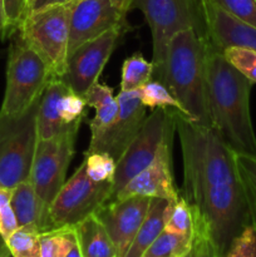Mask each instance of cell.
Segmentation results:
<instances>
[{
    "mask_svg": "<svg viewBox=\"0 0 256 257\" xmlns=\"http://www.w3.org/2000/svg\"><path fill=\"white\" fill-rule=\"evenodd\" d=\"M206 78L212 128L236 153L256 156V135L250 113L253 83L208 44Z\"/></svg>",
    "mask_w": 256,
    "mask_h": 257,
    "instance_id": "cell-1",
    "label": "cell"
},
{
    "mask_svg": "<svg viewBox=\"0 0 256 257\" xmlns=\"http://www.w3.org/2000/svg\"><path fill=\"white\" fill-rule=\"evenodd\" d=\"M206 55L207 42L202 34L195 29L178 32L168 43L161 82L193 122L212 127L207 102Z\"/></svg>",
    "mask_w": 256,
    "mask_h": 257,
    "instance_id": "cell-2",
    "label": "cell"
},
{
    "mask_svg": "<svg viewBox=\"0 0 256 257\" xmlns=\"http://www.w3.org/2000/svg\"><path fill=\"white\" fill-rule=\"evenodd\" d=\"M7 64V87L0 113L17 118L38 103L53 75L43 58L17 32L12 35Z\"/></svg>",
    "mask_w": 256,
    "mask_h": 257,
    "instance_id": "cell-3",
    "label": "cell"
},
{
    "mask_svg": "<svg viewBox=\"0 0 256 257\" xmlns=\"http://www.w3.org/2000/svg\"><path fill=\"white\" fill-rule=\"evenodd\" d=\"M145 15L153 43V78L162 80L170 40L178 32L195 29L205 37L201 0H133ZM206 38V37H205Z\"/></svg>",
    "mask_w": 256,
    "mask_h": 257,
    "instance_id": "cell-4",
    "label": "cell"
},
{
    "mask_svg": "<svg viewBox=\"0 0 256 257\" xmlns=\"http://www.w3.org/2000/svg\"><path fill=\"white\" fill-rule=\"evenodd\" d=\"M35 103L25 114L12 118L0 113V186L12 190L29 180L39 142Z\"/></svg>",
    "mask_w": 256,
    "mask_h": 257,
    "instance_id": "cell-5",
    "label": "cell"
},
{
    "mask_svg": "<svg viewBox=\"0 0 256 257\" xmlns=\"http://www.w3.org/2000/svg\"><path fill=\"white\" fill-rule=\"evenodd\" d=\"M70 5L28 12L17 30L47 63L53 78H62L67 65Z\"/></svg>",
    "mask_w": 256,
    "mask_h": 257,
    "instance_id": "cell-6",
    "label": "cell"
},
{
    "mask_svg": "<svg viewBox=\"0 0 256 257\" xmlns=\"http://www.w3.org/2000/svg\"><path fill=\"white\" fill-rule=\"evenodd\" d=\"M176 117L177 115L173 112L157 108L146 118L138 135L117 161L110 200H113L136 175L156 160L163 146L172 142L176 131Z\"/></svg>",
    "mask_w": 256,
    "mask_h": 257,
    "instance_id": "cell-7",
    "label": "cell"
},
{
    "mask_svg": "<svg viewBox=\"0 0 256 257\" xmlns=\"http://www.w3.org/2000/svg\"><path fill=\"white\" fill-rule=\"evenodd\" d=\"M112 188V182L98 183L90 180L84 163H80L49 206L50 220L55 230L74 227L88 216L94 215L110 200Z\"/></svg>",
    "mask_w": 256,
    "mask_h": 257,
    "instance_id": "cell-8",
    "label": "cell"
},
{
    "mask_svg": "<svg viewBox=\"0 0 256 257\" xmlns=\"http://www.w3.org/2000/svg\"><path fill=\"white\" fill-rule=\"evenodd\" d=\"M79 127L77 125L55 137L38 142L29 181L48 206L65 183L67 170L74 156Z\"/></svg>",
    "mask_w": 256,
    "mask_h": 257,
    "instance_id": "cell-9",
    "label": "cell"
},
{
    "mask_svg": "<svg viewBox=\"0 0 256 257\" xmlns=\"http://www.w3.org/2000/svg\"><path fill=\"white\" fill-rule=\"evenodd\" d=\"M127 29L115 28L79 45L68 55L62 79L77 94L84 95L95 83L109 60L118 40Z\"/></svg>",
    "mask_w": 256,
    "mask_h": 257,
    "instance_id": "cell-10",
    "label": "cell"
},
{
    "mask_svg": "<svg viewBox=\"0 0 256 257\" xmlns=\"http://www.w3.org/2000/svg\"><path fill=\"white\" fill-rule=\"evenodd\" d=\"M127 15L112 0H77L70 5L68 55L79 45L115 28L127 29Z\"/></svg>",
    "mask_w": 256,
    "mask_h": 257,
    "instance_id": "cell-11",
    "label": "cell"
},
{
    "mask_svg": "<svg viewBox=\"0 0 256 257\" xmlns=\"http://www.w3.org/2000/svg\"><path fill=\"white\" fill-rule=\"evenodd\" d=\"M150 197L131 196L108 201L94 213L114 243L117 257H123L132 245L151 206Z\"/></svg>",
    "mask_w": 256,
    "mask_h": 257,
    "instance_id": "cell-12",
    "label": "cell"
},
{
    "mask_svg": "<svg viewBox=\"0 0 256 257\" xmlns=\"http://www.w3.org/2000/svg\"><path fill=\"white\" fill-rule=\"evenodd\" d=\"M117 99L119 103L117 119L97 142L89 143L85 153L105 152L118 161L142 128L147 115L140 89L131 92L120 90Z\"/></svg>",
    "mask_w": 256,
    "mask_h": 257,
    "instance_id": "cell-13",
    "label": "cell"
},
{
    "mask_svg": "<svg viewBox=\"0 0 256 257\" xmlns=\"http://www.w3.org/2000/svg\"><path fill=\"white\" fill-rule=\"evenodd\" d=\"M206 42L222 53L227 48H246L256 52V28L228 13L208 0H201Z\"/></svg>",
    "mask_w": 256,
    "mask_h": 257,
    "instance_id": "cell-14",
    "label": "cell"
},
{
    "mask_svg": "<svg viewBox=\"0 0 256 257\" xmlns=\"http://www.w3.org/2000/svg\"><path fill=\"white\" fill-rule=\"evenodd\" d=\"M171 152L172 142L163 146L156 160L147 168L136 175L113 200L127 198L131 196L163 198L167 201L177 200L180 191L176 188L173 181Z\"/></svg>",
    "mask_w": 256,
    "mask_h": 257,
    "instance_id": "cell-15",
    "label": "cell"
},
{
    "mask_svg": "<svg viewBox=\"0 0 256 257\" xmlns=\"http://www.w3.org/2000/svg\"><path fill=\"white\" fill-rule=\"evenodd\" d=\"M10 203L19 226H29L40 233L55 230L50 220L49 206L39 197L29 180L12 188Z\"/></svg>",
    "mask_w": 256,
    "mask_h": 257,
    "instance_id": "cell-16",
    "label": "cell"
},
{
    "mask_svg": "<svg viewBox=\"0 0 256 257\" xmlns=\"http://www.w3.org/2000/svg\"><path fill=\"white\" fill-rule=\"evenodd\" d=\"M88 107L94 108L95 114L89 122L90 142L94 143L107 132L114 123L119 113V103L113 94V89L103 83L97 82L84 94Z\"/></svg>",
    "mask_w": 256,
    "mask_h": 257,
    "instance_id": "cell-17",
    "label": "cell"
},
{
    "mask_svg": "<svg viewBox=\"0 0 256 257\" xmlns=\"http://www.w3.org/2000/svg\"><path fill=\"white\" fill-rule=\"evenodd\" d=\"M68 89L62 78H53L45 88L38 108V135L39 140H48L55 137L73 127H65L58 114V102L63 93Z\"/></svg>",
    "mask_w": 256,
    "mask_h": 257,
    "instance_id": "cell-18",
    "label": "cell"
},
{
    "mask_svg": "<svg viewBox=\"0 0 256 257\" xmlns=\"http://www.w3.org/2000/svg\"><path fill=\"white\" fill-rule=\"evenodd\" d=\"M73 228L83 257H117L109 233L95 215L88 216Z\"/></svg>",
    "mask_w": 256,
    "mask_h": 257,
    "instance_id": "cell-19",
    "label": "cell"
},
{
    "mask_svg": "<svg viewBox=\"0 0 256 257\" xmlns=\"http://www.w3.org/2000/svg\"><path fill=\"white\" fill-rule=\"evenodd\" d=\"M171 201L163 198H152L150 210L141 225L132 245L123 257H142L151 243L165 230L166 218Z\"/></svg>",
    "mask_w": 256,
    "mask_h": 257,
    "instance_id": "cell-20",
    "label": "cell"
},
{
    "mask_svg": "<svg viewBox=\"0 0 256 257\" xmlns=\"http://www.w3.org/2000/svg\"><path fill=\"white\" fill-rule=\"evenodd\" d=\"M140 94L146 108H150L152 110L157 109V108L170 110V112L175 113L177 117L193 122L187 112L183 109L182 105L180 104V102L173 97L171 90L160 80L151 79L150 82L140 88Z\"/></svg>",
    "mask_w": 256,
    "mask_h": 257,
    "instance_id": "cell-21",
    "label": "cell"
},
{
    "mask_svg": "<svg viewBox=\"0 0 256 257\" xmlns=\"http://www.w3.org/2000/svg\"><path fill=\"white\" fill-rule=\"evenodd\" d=\"M153 72H155L153 63L148 62L141 53H135L123 62L120 90L123 92L138 90L152 79Z\"/></svg>",
    "mask_w": 256,
    "mask_h": 257,
    "instance_id": "cell-22",
    "label": "cell"
},
{
    "mask_svg": "<svg viewBox=\"0 0 256 257\" xmlns=\"http://www.w3.org/2000/svg\"><path fill=\"white\" fill-rule=\"evenodd\" d=\"M192 237L163 230L142 257H183L191 251Z\"/></svg>",
    "mask_w": 256,
    "mask_h": 257,
    "instance_id": "cell-23",
    "label": "cell"
},
{
    "mask_svg": "<svg viewBox=\"0 0 256 257\" xmlns=\"http://www.w3.org/2000/svg\"><path fill=\"white\" fill-rule=\"evenodd\" d=\"M165 230L178 235L193 237L195 231V217L190 203L186 201L180 191L177 200L171 201L166 218Z\"/></svg>",
    "mask_w": 256,
    "mask_h": 257,
    "instance_id": "cell-24",
    "label": "cell"
},
{
    "mask_svg": "<svg viewBox=\"0 0 256 257\" xmlns=\"http://www.w3.org/2000/svg\"><path fill=\"white\" fill-rule=\"evenodd\" d=\"M77 243L73 227L57 228L40 235V257H67Z\"/></svg>",
    "mask_w": 256,
    "mask_h": 257,
    "instance_id": "cell-25",
    "label": "cell"
},
{
    "mask_svg": "<svg viewBox=\"0 0 256 257\" xmlns=\"http://www.w3.org/2000/svg\"><path fill=\"white\" fill-rule=\"evenodd\" d=\"M40 235L29 226H19L5 240L13 257H40Z\"/></svg>",
    "mask_w": 256,
    "mask_h": 257,
    "instance_id": "cell-26",
    "label": "cell"
},
{
    "mask_svg": "<svg viewBox=\"0 0 256 257\" xmlns=\"http://www.w3.org/2000/svg\"><path fill=\"white\" fill-rule=\"evenodd\" d=\"M83 163L90 180L98 183H113L117 170V161L112 156L105 152L84 153Z\"/></svg>",
    "mask_w": 256,
    "mask_h": 257,
    "instance_id": "cell-27",
    "label": "cell"
},
{
    "mask_svg": "<svg viewBox=\"0 0 256 257\" xmlns=\"http://www.w3.org/2000/svg\"><path fill=\"white\" fill-rule=\"evenodd\" d=\"M223 57L248 80L256 83V52L246 48H227L222 52Z\"/></svg>",
    "mask_w": 256,
    "mask_h": 257,
    "instance_id": "cell-28",
    "label": "cell"
},
{
    "mask_svg": "<svg viewBox=\"0 0 256 257\" xmlns=\"http://www.w3.org/2000/svg\"><path fill=\"white\" fill-rule=\"evenodd\" d=\"M223 257H256V221H252L233 238Z\"/></svg>",
    "mask_w": 256,
    "mask_h": 257,
    "instance_id": "cell-29",
    "label": "cell"
},
{
    "mask_svg": "<svg viewBox=\"0 0 256 257\" xmlns=\"http://www.w3.org/2000/svg\"><path fill=\"white\" fill-rule=\"evenodd\" d=\"M232 17L256 28V0H208Z\"/></svg>",
    "mask_w": 256,
    "mask_h": 257,
    "instance_id": "cell-30",
    "label": "cell"
},
{
    "mask_svg": "<svg viewBox=\"0 0 256 257\" xmlns=\"http://www.w3.org/2000/svg\"><path fill=\"white\" fill-rule=\"evenodd\" d=\"M236 161H237L238 170L250 195L253 217L256 221V156L236 153Z\"/></svg>",
    "mask_w": 256,
    "mask_h": 257,
    "instance_id": "cell-31",
    "label": "cell"
},
{
    "mask_svg": "<svg viewBox=\"0 0 256 257\" xmlns=\"http://www.w3.org/2000/svg\"><path fill=\"white\" fill-rule=\"evenodd\" d=\"M12 190L0 186V236L7 240L18 227V221L10 203Z\"/></svg>",
    "mask_w": 256,
    "mask_h": 257,
    "instance_id": "cell-32",
    "label": "cell"
},
{
    "mask_svg": "<svg viewBox=\"0 0 256 257\" xmlns=\"http://www.w3.org/2000/svg\"><path fill=\"white\" fill-rule=\"evenodd\" d=\"M4 2L5 17H7L8 30L12 37L24 20L25 15L28 14V0H3Z\"/></svg>",
    "mask_w": 256,
    "mask_h": 257,
    "instance_id": "cell-33",
    "label": "cell"
},
{
    "mask_svg": "<svg viewBox=\"0 0 256 257\" xmlns=\"http://www.w3.org/2000/svg\"><path fill=\"white\" fill-rule=\"evenodd\" d=\"M190 255L191 257H220L210 238L196 226L193 231Z\"/></svg>",
    "mask_w": 256,
    "mask_h": 257,
    "instance_id": "cell-34",
    "label": "cell"
},
{
    "mask_svg": "<svg viewBox=\"0 0 256 257\" xmlns=\"http://www.w3.org/2000/svg\"><path fill=\"white\" fill-rule=\"evenodd\" d=\"M75 0H34L30 4L28 12H37V10L48 9L53 7H60V5H69L73 4Z\"/></svg>",
    "mask_w": 256,
    "mask_h": 257,
    "instance_id": "cell-35",
    "label": "cell"
},
{
    "mask_svg": "<svg viewBox=\"0 0 256 257\" xmlns=\"http://www.w3.org/2000/svg\"><path fill=\"white\" fill-rule=\"evenodd\" d=\"M9 30H8L7 17H5L4 10V2L0 0V40H4L9 38Z\"/></svg>",
    "mask_w": 256,
    "mask_h": 257,
    "instance_id": "cell-36",
    "label": "cell"
},
{
    "mask_svg": "<svg viewBox=\"0 0 256 257\" xmlns=\"http://www.w3.org/2000/svg\"><path fill=\"white\" fill-rule=\"evenodd\" d=\"M115 5L118 7V9L123 13V14L127 15L128 12L132 9V2L133 0H112Z\"/></svg>",
    "mask_w": 256,
    "mask_h": 257,
    "instance_id": "cell-37",
    "label": "cell"
},
{
    "mask_svg": "<svg viewBox=\"0 0 256 257\" xmlns=\"http://www.w3.org/2000/svg\"><path fill=\"white\" fill-rule=\"evenodd\" d=\"M10 251L8 248L5 240L3 237H0V257H10Z\"/></svg>",
    "mask_w": 256,
    "mask_h": 257,
    "instance_id": "cell-38",
    "label": "cell"
},
{
    "mask_svg": "<svg viewBox=\"0 0 256 257\" xmlns=\"http://www.w3.org/2000/svg\"><path fill=\"white\" fill-rule=\"evenodd\" d=\"M67 257H83L82 251H80L79 246H78V241H77V243H75V245L73 246L72 250L69 251V253H68Z\"/></svg>",
    "mask_w": 256,
    "mask_h": 257,
    "instance_id": "cell-39",
    "label": "cell"
},
{
    "mask_svg": "<svg viewBox=\"0 0 256 257\" xmlns=\"http://www.w3.org/2000/svg\"><path fill=\"white\" fill-rule=\"evenodd\" d=\"M33 2H34V0H28V5H29V7H30V4H32ZM28 9H29V8H28Z\"/></svg>",
    "mask_w": 256,
    "mask_h": 257,
    "instance_id": "cell-40",
    "label": "cell"
},
{
    "mask_svg": "<svg viewBox=\"0 0 256 257\" xmlns=\"http://www.w3.org/2000/svg\"><path fill=\"white\" fill-rule=\"evenodd\" d=\"M183 257H191V255H190V252H188V253H187V255H186V256H183Z\"/></svg>",
    "mask_w": 256,
    "mask_h": 257,
    "instance_id": "cell-41",
    "label": "cell"
},
{
    "mask_svg": "<svg viewBox=\"0 0 256 257\" xmlns=\"http://www.w3.org/2000/svg\"><path fill=\"white\" fill-rule=\"evenodd\" d=\"M75 2H77V0H75Z\"/></svg>",
    "mask_w": 256,
    "mask_h": 257,
    "instance_id": "cell-42",
    "label": "cell"
},
{
    "mask_svg": "<svg viewBox=\"0 0 256 257\" xmlns=\"http://www.w3.org/2000/svg\"><path fill=\"white\" fill-rule=\"evenodd\" d=\"M0 237H2V236H0Z\"/></svg>",
    "mask_w": 256,
    "mask_h": 257,
    "instance_id": "cell-43",
    "label": "cell"
}]
</instances>
